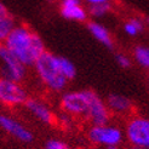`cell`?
Instances as JSON below:
<instances>
[{"label":"cell","mask_w":149,"mask_h":149,"mask_svg":"<svg viewBox=\"0 0 149 149\" xmlns=\"http://www.w3.org/2000/svg\"><path fill=\"white\" fill-rule=\"evenodd\" d=\"M3 44L26 67H33L36 59L46 51L40 35L26 24H16Z\"/></svg>","instance_id":"cell-1"},{"label":"cell","mask_w":149,"mask_h":149,"mask_svg":"<svg viewBox=\"0 0 149 149\" xmlns=\"http://www.w3.org/2000/svg\"><path fill=\"white\" fill-rule=\"evenodd\" d=\"M34 69L38 78L52 92H62L68 85L59 69V56L45 51L34 63Z\"/></svg>","instance_id":"cell-2"},{"label":"cell","mask_w":149,"mask_h":149,"mask_svg":"<svg viewBox=\"0 0 149 149\" xmlns=\"http://www.w3.org/2000/svg\"><path fill=\"white\" fill-rule=\"evenodd\" d=\"M96 95L97 93L92 90H78L65 92L61 97V108L63 113L69 114L73 118L75 116L86 119Z\"/></svg>","instance_id":"cell-3"},{"label":"cell","mask_w":149,"mask_h":149,"mask_svg":"<svg viewBox=\"0 0 149 149\" xmlns=\"http://www.w3.org/2000/svg\"><path fill=\"white\" fill-rule=\"evenodd\" d=\"M87 138L91 143L100 147H119L124 141V131L116 125H93L87 131Z\"/></svg>","instance_id":"cell-4"},{"label":"cell","mask_w":149,"mask_h":149,"mask_svg":"<svg viewBox=\"0 0 149 149\" xmlns=\"http://www.w3.org/2000/svg\"><path fill=\"white\" fill-rule=\"evenodd\" d=\"M124 137L132 147L141 149H149V118L131 116L126 123Z\"/></svg>","instance_id":"cell-5"},{"label":"cell","mask_w":149,"mask_h":149,"mask_svg":"<svg viewBox=\"0 0 149 149\" xmlns=\"http://www.w3.org/2000/svg\"><path fill=\"white\" fill-rule=\"evenodd\" d=\"M0 75L16 83H22L27 75V67L22 64L4 44H0Z\"/></svg>","instance_id":"cell-6"},{"label":"cell","mask_w":149,"mask_h":149,"mask_svg":"<svg viewBox=\"0 0 149 149\" xmlns=\"http://www.w3.org/2000/svg\"><path fill=\"white\" fill-rule=\"evenodd\" d=\"M28 100L26 88L9 79L0 77V103L5 107H18L23 106Z\"/></svg>","instance_id":"cell-7"},{"label":"cell","mask_w":149,"mask_h":149,"mask_svg":"<svg viewBox=\"0 0 149 149\" xmlns=\"http://www.w3.org/2000/svg\"><path fill=\"white\" fill-rule=\"evenodd\" d=\"M0 129L4 130L7 135L23 143H31L34 138L32 131L28 127H26L15 118L6 114H0Z\"/></svg>","instance_id":"cell-8"},{"label":"cell","mask_w":149,"mask_h":149,"mask_svg":"<svg viewBox=\"0 0 149 149\" xmlns=\"http://www.w3.org/2000/svg\"><path fill=\"white\" fill-rule=\"evenodd\" d=\"M24 106L29 113L40 123L45 124V125H52L56 121V116L54 114V111H52V109L45 102H42L38 98H29L28 97Z\"/></svg>","instance_id":"cell-9"},{"label":"cell","mask_w":149,"mask_h":149,"mask_svg":"<svg viewBox=\"0 0 149 149\" xmlns=\"http://www.w3.org/2000/svg\"><path fill=\"white\" fill-rule=\"evenodd\" d=\"M59 12L63 18L73 22H85L88 17L87 9H85L81 0H61Z\"/></svg>","instance_id":"cell-10"},{"label":"cell","mask_w":149,"mask_h":149,"mask_svg":"<svg viewBox=\"0 0 149 149\" xmlns=\"http://www.w3.org/2000/svg\"><path fill=\"white\" fill-rule=\"evenodd\" d=\"M110 115L111 113L109 111L106 101H103L98 95H96V97L93 98V102L91 104L90 111L86 116V120L93 125H103V124H108L110 120Z\"/></svg>","instance_id":"cell-11"},{"label":"cell","mask_w":149,"mask_h":149,"mask_svg":"<svg viewBox=\"0 0 149 149\" xmlns=\"http://www.w3.org/2000/svg\"><path fill=\"white\" fill-rule=\"evenodd\" d=\"M106 104L111 114L127 115L133 109L132 101L120 93H110L106 101Z\"/></svg>","instance_id":"cell-12"},{"label":"cell","mask_w":149,"mask_h":149,"mask_svg":"<svg viewBox=\"0 0 149 149\" xmlns=\"http://www.w3.org/2000/svg\"><path fill=\"white\" fill-rule=\"evenodd\" d=\"M87 29L98 42H101L102 45H104L108 49H113L114 40L111 38V34L102 23H100L97 21H90L87 23Z\"/></svg>","instance_id":"cell-13"},{"label":"cell","mask_w":149,"mask_h":149,"mask_svg":"<svg viewBox=\"0 0 149 149\" xmlns=\"http://www.w3.org/2000/svg\"><path fill=\"white\" fill-rule=\"evenodd\" d=\"M16 27V21L9 12H5L0 16V44H3L10 33Z\"/></svg>","instance_id":"cell-14"},{"label":"cell","mask_w":149,"mask_h":149,"mask_svg":"<svg viewBox=\"0 0 149 149\" xmlns=\"http://www.w3.org/2000/svg\"><path fill=\"white\" fill-rule=\"evenodd\" d=\"M133 59L142 68L149 70V46L138 45L133 50Z\"/></svg>","instance_id":"cell-15"},{"label":"cell","mask_w":149,"mask_h":149,"mask_svg":"<svg viewBox=\"0 0 149 149\" xmlns=\"http://www.w3.org/2000/svg\"><path fill=\"white\" fill-rule=\"evenodd\" d=\"M144 26H146L144 22L141 18L133 17V18H130V19H127L125 22L124 32L127 34L129 36H137L138 34H141L143 32Z\"/></svg>","instance_id":"cell-16"},{"label":"cell","mask_w":149,"mask_h":149,"mask_svg":"<svg viewBox=\"0 0 149 149\" xmlns=\"http://www.w3.org/2000/svg\"><path fill=\"white\" fill-rule=\"evenodd\" d=\"M59 69H61L62 75L68 81L73 80L77 77V67L74 65L70 59L62 56H59Z\"/></svg>","instance_id":"cell-17"},{"label":"cell","mask_w":149,"mask_h":149,"mask_svg":"<svg viewBox=\"0 0 149 149\" xmlns=\"http://www.w3.org/2000/svg\"><path fill=\"white\" fill-rule=\"evenodd\" d=\"M111 11V5L110 3L107 4H100V5H92L88 6L87 13L93 18H102Z\"/></svg>","instance_id":"cell-18"},{"label":"cell","mask_w":149,"mask_h":149,"mask_svg":"<svg viewBox=\"0 0 149 149\" xmlns=\"http://www.w3.org/2000/svg\"><path fill=\"white\" fill-rule=\"evenodd\" d=\"M45 149H69V147L62 139L51 138L45 143Z\"/></svg>","instance_id":"cell-19"},{"label":"cell","mask_w":149,"mask_h":149,"mask_svg":"<svg viewBox=\"0 0 149 149\" xmlns=\"http://www.w3.org/2000/svg\"><path fill=\"white\" fill-rule=\"evenodd\" d=\"M115 61L118 63L119 67H121V68L124 69H127L131 67L132 62H131V58L127 56V55H125V54H116L115 56Z\"/></svg>","instance_id":"cell-20"},{"label":"cell","mask_w":149,"mask_h":149,"mask_svg":"<svg viewBox=\"0 0 149 149\" xmlns=\"http://www.w3.org/2000/svg\"><path fill=\"white\" fill-rule=\"evenodd\" d=\"M57 120L61 123L63 126H70L72 125V120H73V116H70L69 114L63 113L62 115H59Z\"/></svg>","instance_id":"cell-21"},{"label":"cell","mask_w":149,"mask_h":149,"mask_svg":"<svg viewBox=\"0 0 149 149\" xmlns=\"http://www.w3.org/2000/svg\"><path fill=\"white\" fill-rule=\"evenodd\" d=\"M86 4L88 6H92V5H100V4H107L110 3V0H85Z\"/></svg>","instance_id":"cell-22"},{"label":"cell","mask_w":149,"mask_h":149,"mask_svg":"<svg viewBox=\"0 0 149 149\" xmlns=\"http://www.w3.org/2000/svg\"><path fill=\"white\" fill-rule=\"evenodd\" d=\"M5 12H7V10L5 9V6L3 4H0V16H1L3 13H5Z\"/></svg>","instance_id":"cell-23"},{"label":"cell","mask_w":149,"mask_h":149,"mask_svg":"<svg viewBox=\"0 0 149 149\" xmlns=\"http://www.w3.org/2000/svg\"><path fill=\"white\" fill-rule=\"evenodd\" d=\"M144 24H147V26L149 27V18H147V19H146V22H144Z\"/></svg>","instance_id":"cell-24"},{"label":"cell","mask_w":149,"mask_h":149,"mask_svg":"<svg viewBox=\"0 0 149 149\" xmlns=\"http://www.w3.org/2000/svg\"><path fill=\"white\" fill-rule=\"evenodd\" d=\"M107 149H120L119 147H110V148H107Z\"/></svg>","instance_id":"cell-25"},{"label":"cell","mask_w":149,"mask_h":149,"mask_svg":"<svg viewBox=\"0 0 149 149\" xmlns=\"http://www.w3.org/2000/svg\"><path fill=\"white\" fill-rule=\"evenodd\" d=\"M130 149H141V148H136V147H132V148H130Z\"/></svg>","instance_id":"cell-26"}]
</instances>
